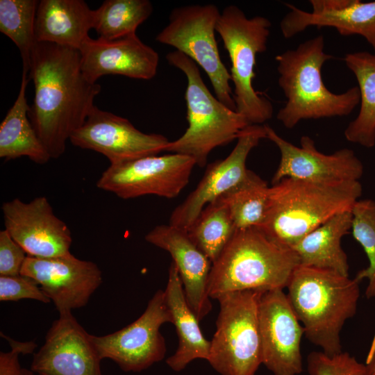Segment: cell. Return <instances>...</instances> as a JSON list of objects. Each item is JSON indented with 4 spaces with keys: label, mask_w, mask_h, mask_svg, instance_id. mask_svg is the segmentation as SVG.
I'll return each instance as SVG.
<instances>
[{
    "label": "cell",
    "mask_w": 375,
    "mask_h": 375,
    "mask_svg": "<svg viewBox=\"0 0 375 375\" xmlns=\"http://www.w3.org/2000/svg\"><path fill=\"white\" fill-rule=\"evenodd\" d=\"M352 219L351 211L338 213L302 238L291 248L299 265L349 276V266L341 240L351 230Z\"/></svg>",
    "instance_id": "cell-24"
},
{
    "label": "cell",
    "mask_w": 375,
    "mask_h": 375,
    "mask_svg": "<svg viewBox=\"0 0 375 375\" xmlns=\"http://www.w3.org/2000/svg\"><path fill=\"white\" fill-rule=\"evenodd\" d=\"M358 283L335 272L299 265L287 286L288 300L304 334L328 356L342 352L340 332L356 312Z\"/></svg>",
    "instance_id": "cell-4"
},
{
    "label": "cell",
    "mask_w": 375,
    "mask_h": 375,
    "mask_svg": "<svg viewBox=\"0 0 375 375\" xmlns=\"http://www.w3.org/2000/svg\"><path fill=\"white\" fill-rule=\"evenodd\" d=\"M235 231L228 208L218 199L203 208L187 231L190 239L212 264L218 258Z\"/></svg>",
    "instance_id": "cell-28"
},
{
    "label": "cell",
    "mask_w": 375,
    "mask_h": 375,
    "mask_svg": "<svg viewBox=\"0 0 375 375\" xmlns=\"http://www.w3.org/2000/svg\"><path fill=\"white\" fill-rule=\"evenodd\" d=\"M28 72L35 90L29 119L51 158H58L87 119L101 85L83 74L78 50L50 42L35 43Z\"/></svg>",
    "instance_id": "cell-1"
},
{
    "label": "cell",
    "mask_w": 375,
    "mask_h": 375,
    "mask_svg": "<svg viewBox=\"0 0 375 375\" xmlns=\"http://www.w3.org/2000/svg\"><path fill=\"white\" fill-rule=\"evenodd\" d=\"M91 335L72 312L59 314L35 353L31 370L38 375H102V359Z\"/></svg>",
    "instance_id": "cell-18"
},
{
    "label": "cell",
    "mask_w": 375,
    "mask_h": 375,
    "mask_svg": "<svg viewBox=\"0 0 375 375\" xmlns=\"http://www.w3.org/2000/svg\"><path fill=\"white\" fill-rule=\"evenodd\" d=\"M299 265L292 249L275 243L258 228L236 230L212 264L208 295L217 299L238 291L283 289Z\"/></svg>",
    "instance_id": "cell-5"
},
{
    "label": "cell",
    "mask_w": 375,
    "mask_h": 375,
    "mask_svg": "<svg viewBox=\"0 0 375 375\" xmlns=\"http://www.w3.org/2000/svg\"><path fill=\"white\" fill-rule=\"evenodd\" d=\"M22 375H34V373L31 370L23 369Z\"/></svg>",
    "instance_id": "cell-37"
},
{
    "label": "cell",
    "mask_w": 375,
    "mask_h": 375,
    "mask_svg": "<svg viewBox=\"0 0 375 375\" xmlns=\"http://www.w3.org/2000/svg\"><path fill=\"white\" fill-rule=\"evenodd\" d=\"M362 192L358 181L283 178L269 187L266 215L258 228L275 243L291 249L334 215L351 211Z\"/></svg>",
    "instance_id": "cell-2"
},
{
    "label": "cell",
    "mask_w": 375,
    "mask_h": 375,
    "mask_svg": "<svg viewBox=\"0 0 375 375\" xmlns=\"http://www.w3.org/2000/svg\"><path fill=\"white\" fill-rule=\"evenodd\" d=\"M362 375H375V336L372 342Z\"/></svg>",
    "instance_id": "cell-36"
},
{
    "label": "cell",
    "mask_w": 375,
    "mask_h": 375,
    "mask_svg": "<svg viewBox=\"0 0 375 375\" xmlns=\"http://www.w3.org/2000/svg\"><path fill=\"white\" fill-rule=\"evenodd\" d=\"M353 219L351 233L354 239L362 247L369 265L359 271L354 278L358 283L366 278L368 285L365 290L367 299L375 297V201L361 199L356 202L351 210Z\"/></svg>",
    "instance_id": "cell-31"
},
{
    "label": "cell",
    "mask_w": 375,
    "mask_h": 375,
    "mask_svg": "<svg viewBox=\"0 0 375 375\" xmlns=\"http://www.w3.org/2000/svg\"><path fill=\"white\" fill-rule=\"evenodd\" d=\"M39 1L1 0L0 31L19 50L23 71L28 72L31 52L35 44V22Z\"/></svg>",
    "instance_id": "cell-30"
},
{
    "label": "cell",
    "mask_w": 375,
    "mask_h": 375,
    "mask_svg": "<svg viewBox=\"0 0 375 375\" xmlns=\"http://www.w3.org/2000/svg\"><path fill=\"white\" fill-rule=\"evenodd\" d=\"M81 70L91 82L106 75H120L140 80L153 78L159 55L137 34L115 40L88 38L78 50Z\"/></svg>",
    "instance_id": "cell-19"
},
{
    "label": "cell",
    "mask_w": 375,
    "mask_h": 375,
    "mask_svg": "<svg viewBox=\"0 0 375 375\" xmlns=\"http://www.w3.org/2000/svg\"><path fill=\"white\" fill-rule=\"evenodd\" d=\"M262 290L227 293L219 312L208 362L221 375H255L262 364L258 307Z\"/></svg>",
    "instance_id": "cell-8"
},
{
    "label": "cell",
    "mask_w": 375,
    "mask_h": 375,
    "mask_svg": "<svg viewBox=\"0 0 375 375\" xmlns=\"http://www.w3.org/2000/svg\"><path fill=\"white\" fill-rule=\"evenodd\" d=\"M20 274L38 283L59 314L86 306L102 283V272L97 264L71 253L53 258L27 256Z\"/></svg>",
    "instance_id": "cell-14"
},
{
    "label": "cell",
    "mask_w": 375,
    "mask_h": 375,
    "mask_svg": "<svg viewBox=\"0 0 375 375\" xmlns=\"http://www.w3.org/2000/svg\"><path fill=\"white\" fill-rule=\"evenodd\" d=\"M164 291L178 338V348L167 358L166 363L173 371L179 372L196 359L208 360L210 341L202 334L199 320L186 300L182 282L173 262L169 268L167 284Z\"/></svg>",
    "instance_id": "cell-23"
},
{
    "label": "cell",
    "mask_w": 375,
    "mask_h": 375,
    "mask_svg": "<svg viewBox=\"0 0 375 375\" xmlns=\"http://www.w3.org/2000/svg\"><path fill=\"white\" fill-rule=\"evenodd\" d=\"M166 59L187 78L185 99L188 126L180 138L168 143L165 151L189 156L196 165L203 167L214 149L237 140L250 124L244 116L213 96L192 60L176 50L168 53Z\"/></svg>",
    "instance_id": "cell-6"
},
{
    "label": "cell",
    "mask_w": 375,
    "mask_h": 375,
    "mask_svg": "<svg viewBox=\"0 0 375 375\" xmlns=\"http://www.w3.org/2000/svg\"><path fill=\"white\" fill-rule=\"evenodd\" d=\"M172 323L165 291L158 290L140 317L123 328L91 338L101 359L109 358L126 372H140L161 361L166 353L165 338L160 331Z\"/></svg>",
    "instance_id": "cell-10"
},
{
    "label": "cell",
    "mask_w": 375,
    "mask_h": 375,
    "mask_svg": "<svg viewBox=\"0 0 375 375\" xmlns=\"http://www.w3.org/2000/svg\"><path fill=\"white\" fill-rule=\"evenodd\" d=\"M267 139L278 149V166L272 177L274 185L285 178L318 181H359L363 174V165L348 148L333 153L318 151L315 141L308 135L300 139V147L281 137L272 127L265 124Z\"/></svg>",
    "instance_id": "cell-16"
},
{
    "label": "cell",
    "mask_w": 375,
    "mask_h": 375,
    "mask_svg": "<svg viewBox=\"0 0 375 375\" xmlns=\"http://www.w3.org/2000/svg\"><path fill=\"white\" fill-rule=\"evenodd\" d=\"M269 193L267 182L249 170L242 182L217 199L228 208L236 230H241L261 226Z\"/></svg>",
    "instance_id": "cell-27"
},
{
    "label": "cell",
    "mask_w": 375,
    "mask_h": 375,
    "mask_svg": "<svg viewBox=\"0 0 375 375\" xmlns=\"http://www.w3.org/2000/svg\"><path fill=\"white\" fill-rule=\"evenodd\" d=\"M69 141L76 147L105 156L110 165L156 156L165 151L169 142L162 135L143 133L126 118L95 106Z\"/></svg>",
    "instance_id": "cell-12"
},
{
    "label": "cell",
    "mask_w": 375,
    "mask_h": 375,
    "mask_svg": "<svg viewBox=\"0 0 375 375\" xmlns=\"http://www.w3.org/2000/svg\"><path fill=\"white\" fill-rule=\"evenodd\" d=\"M94 23L95 10L83 0H42L35 16V40L79 50Z\"/></svg>",
    "instance_id": "cell-22"
},
{
    "label": "cell",
    "mask_w": 375,
    "mask_h": 375,
    "mask_svg": "<svg viewBox=\"0 0 375 375\" xmlns=\"http://www.w3.org/2000/svg\"><path fill=\"white\" fill-rule=\"evenodd\" d=\"M5 229L28 256L53 258L70 253V229L54 213L45 197L29 202L18 198L1 207Z\"/></svg>",
    "instance_id": "cell-15"
},
{
    "label": "cell",
    "mask_w": 375,
    "mask_h": 375,
    "mask_svg": "<svg viewBox=\"0 0 375 375\" xmlns=\"http://www.w3.org/2000/svg\"><path fill=\"white\" fill-rule=\"evenodd\" d=\"M22 299H33L45 303L51 301L32 278L22 274L0 276V301H17Z\"/></svg>",
    "instance_id": "cell-33"
},
{
    "label": "cell",
    "mask_w": 375,
    "mask_h": 375,
    "mask_svg": "<svg viewBox=\"0 0 375 375\" xmlns=\"http://www.w3.org/2000/svg\"><path fill=\"white\" fill-rule=\"evenodd\" d=\"M145 240L171 255L183 284L186 300L201 321L211 310L208 280L212 262L193 242L188 232L171 224L158 225Z\"/></svg>",
    "instance_id": "cell-21"
},
{
    "label": "cell",
    "mask_w": 375,
    "mask_h": 375,
    "mask_svg": "<svg viewBox=\"0 0 375 375\" xmlns=\"http://www.w3.org/2000/svg\"><path fill=\"white\" fill-rule=\"evenodd\" d=\"M27 256L6 229L0 231V276L19 275Z\"/></svg>",
    "instance_id": "cell-34"
},
{
    "label": "cell",
    "mask_w": 375,
    "mask_h": 375,
    "mask_svg": "<svg viewBox=\"0 0 375 375\" xmlns=\"http://www.w3.org/2000/svg\"><path fill=\"white\" fill-rule=\"evenodd\" d=\"M1 336L8 341L11 349L0 353V375H22L23 369L20 367L19 356L32 353L37 344L33 341H16L2 333Z\"/></svg>",
    "instance_id": "cell-35"
},
{
    "label": "cell",
    "mask_w": 375,
    "mask_h": 375,
    "mask_svg": "<svg viewBox=\"0 0 375 375\" xmlns=\"http://www.w3.org/2000/svg\"><path fill=\"white\" fill-rule=\"evenodd\" d=\"M271 26L267 18H248L235 5L224 8L216 26V32L231 62L230 74L234 85L235 111L249 124H262L274 113L272 102L257 92L252 83L256 76V56L267 50Z\"/></svg>",
    "instance_id": "cell-7"
},
{
    "label": "cell",
    "mask_w": 375,
    "mask_h": 375,
    "mask_svg": "<svg viewBox=\"0 0 375 375\" xmlns=\"http://www.w3.org/2000/svg\"><path fill=\"white\" fill-rule=\"evenodd\" d=\"M258 319L262 364L273 375L301 374V341L304 330L283 289L262 293Z\"/></svg>",
    "instance_id": "cell-13"
},
{
    "label": "cell",
    "mask_w": 375,
    "mask_h": 375,
    "mask_svg": "<svg viewBox=\"0 0 375 375\" xmlns=\"http://www.w3.org/2000/svg\"><path fill=\"white\" fill-rule=\"evenodd\" d=\"M266 138L265 124L246 126L229 155L208 165L197 188L172 211L169 224L187 231L206 205L242 182L249 171L246 167L249 153Z\"/></svg>",
    "instance_id": "cell-17"
},
{
    "label": "cell",
    "mask_w": 375,
    "mask_h": 375,
    "mask_svg": "<svg viewBox=\"0 0 375 375\" xmlns=\"http://www.w3.org/2000/svg\"><path fill=\"white\" fill-rule=\"evenodd\" d=\"M332 58L324 51L322 35L276 56L278 83L286 98L276 118L285 128H292L303 119L347 116L360 103L358 87L335 94L324 85L322 66Z\"/></svg>",
    "instance_id": "cell-3"
},
{
    "label": "cell",
    "mask_w": 375,
    "mask_h": 375,
    "mask_svg": "<svg viewBox=\"0 0 375 375\" xmlns=\"http://www.w3.org/2000/svg\"><path fill=\"white\" fill-rule=\"evenodd\" d=\"M312 12L285 3L290 8L280 22L285 38H291L308 27H333L343 36L359 35L375 53V1L310 0Z\"/></svg>",
    "instance_id": "cell-20"
},
{
    "label": "cell",
    "mask_w": 375,
    "mask_h": 375,
    "mask_svg": "<svg viewBox=\"0 0 375 375\" xmlns=\"http://www.w3.org/2000/svg\"><path fill=\"white\" fill-rule=\"evenodd\" d=\"M196 162L178 153L150 156L110 165L97 187L123 199L144 195L172 199L188 185Z\"/></svg>",
    "instance_id": "cell-11"
},
{
    "label": "cell",
    "mask_w": 375,
    "mask_h": 375,
    "mask_svg": "<svg viewBox=\"0 0 375 375\" xmlns=\"http://www.w3.org/2000/svg\"><path fill=\"white\" fill-rule=\"evenodd\" d=\"M153 10L149 0H106L95 9L94 29L106 40L135 34Z\"/></svg>",
    "instance_id": "cell-29"
},
{
    "label": "cell",
    "mask_w": 375,
    "mask_h": 375,
    "mask_svg": "<svg viewBox=\"0 0 375 375\" xmlns=\"http://www.w3.org/2000/svg\"><path fill=\"white\" fill-rule=\"evenodd\" d=\"M344 61L357 79L360 103L357 117L348 124L344 135L350 142L372 148L375 145V53H348Z\"/></svg>",
    "instance_id": "cell-26"
},
{
    "label": "cell",
    "mask_w": 375,
    "mask_h": 375,
    "mask_svg": "<svg viewBox=\"0 0 375 375\" xmlns=\"http://www.w3.org/2000/svg\"><path fill=\"white\" fill-rule=\"evenodd\" d=\"M220 14L212 3L175 8L169 15L168 24L156 40L174 47L199 65L209 78L215 97L235 110L230 85L231 76L221 59L215 38Z\"/></svg>",
    "instance_id": "cell-9"
},
{
    "label": "cell",
    "mask_w": 375,
    "mask_h": 375,
    "mask_svg": "<svg viewBox=\"0 0 375 375\" xmlns=\"http://www.w3.org/2000/svg\"><path fill=\"white\" fill-rule=\"evenodd\" d=\"M364 364L347 352L328 356L323 351H313L307 358L310 375H362Z\"/></svg>",
    "instance_id": "cell-32"
},
{
    "label": "cell",
    "mask_w": 375,
    "mask_h": 375,
    "mask_svg": "<svg viewBox=\"0 0 375 375\" xmlns=\"http://www.w3.org/2000/svg\"><path fill=\"white\" fill-rule=\"evenodd\" d=\"M27 74L23 71L17 97L0 124V158L9 160L26 156L35 163L44 165L51 157L28 117Z\"/></svg>",
    "instance_id": "cell-25"
}]
</instances>
